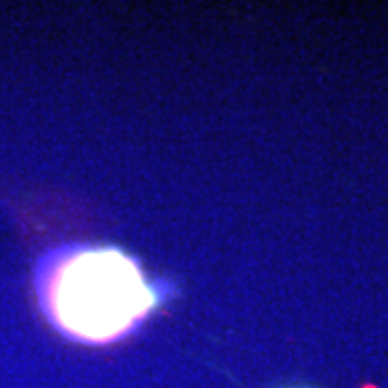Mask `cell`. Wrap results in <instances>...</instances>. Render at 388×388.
I'll use <instances>...</instances> for the list:
<instances>
[{"mask_svg":"<svg viewBox=\"0 0 388 388\" xmlns=\"http://www.w3.org/2000/svg\"><path fill=\"white\" fill-rule=\"evenodd\" d=\"M39 295L58 330L95 345L126 337L160 305L136 259L110 246L56 257L44 267Z\"/></svg>","mask_w":388,"mask_h":388,"instance_id":"6da1fadb","label":"cell"}]
</instances>
